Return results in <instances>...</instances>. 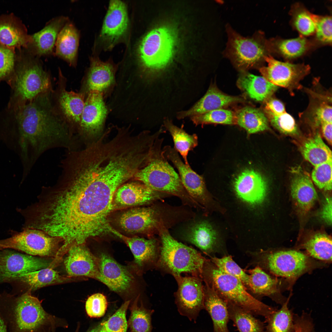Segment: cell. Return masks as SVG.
Returning a JSON list of instances; mask_svg holds the SVG:
<instances>
[{"label": "cell", "mask_w": 332, "mask_h": 332, "mask_svg": "<svg viewBox=\"0 0 332 332\" xmlns=\"http://www.w3.org/2000/svg\"><path fill=\"white\" fill-rule=\"evenodd\" d=\"M106 298L100 293L94 294L89 296L85 303V309L89 316L98 318L105 314L107 306Z\"/></svg>", "instance_id": "f5cc1de1"}, {"label": "cell", "mask_w": 332, "mask_h": 332, "mask_svg": "<svg viewBox=\"0 0 332 332\" xmlns=\"http://www.w3.org/2000/svg\"><path fill=\"white\" fill-rule=\"evenodd\" d=\"M315 27L314 39L318 45H331L332 43V17L311 14Z\"/></svg>", "instance_id": "c3c4849f"}, {"label": "cell", "mask_w": 332, "mask_h": 332, "mask_svg": "<svg viewBox=\"0 0 332 332\" xmlns=\"http://www.w3.org/2000/svg\"><path fill=\"white\" fill-rule=\"evenodd\" d=\"M332 202L331 197H326L323 202L319 214L322 220L329 225L332 224Z\"/></svg>", "instance_id": "db71d44e"}, {"label": "cell", "mask_w": 332, "mask_h": 332, "mask_svg": "<svg viewBox=\"0 0 332 332\" xmlns=\"http://www.w3.org/2000/svg\"><path fill=\"white\" fill-rule=\"evenodd\" d=\"M52 90L22 104L14 118L15 135L24 156L32 164L48 149H73L70 127L56 105Z\"/></svg>", "instance_id": "7a4b0ae2"}, {"label": "cell", "mask_w": 332, "mask_h": 332, "mask_svg": "<svg viewBox=\"0 0 332 332\" xmlns=\"http://www.w3.org/2000/svg\"><path fill=\"white\" fill-rule=\"evenodd\" d=\"M290 191L298 207L304 213L310 211L317 199V194L312 180L307 173L301 170L294 174Z\"/></svg>", "instance_id": "4dcf8cb0"}, {"label": "cell", "mask_w": 332, "mask_h": 332, "mask_svg": "<svg viewBox=\"0 0 332 332\" xmlns=\"http://www.w3.org/2000/svg\"><path fill=\"white\" fill-rule=\"evenodd\" d=\"M270 54H276L288 60L301 57L318 45L315 40L300 35L284 39L276 38L268 40Z\"/></svg>", "instance_id": "f546056e"}, {"label": "cell", "mask_w": 332, "mask_h": 332, "mask_svg": "<svg viewBox=\"0 0 332 332\" xmlns=\"http://www.w3.org/2000/svg\"><path fill=\"white\" fill-rule=\"evenodd\" d=\"M264 110L268 120L280 132L289 135L297 133V126L294 119L286 112L281 101L270 97L266 101Z\"/></svg>", "instance_id": "836d02e7"}, {"label": "cell", "mask_w": 332, "mask_h": 332, "mask_svg": "<svg viewBox=\"0 0 332 332\" xmlns=\"http://www.w3.org/2000/svg\"><path fill=\"white\" fill-rule=\"evenodd\" d=\"M27 52L17 59L13 73L7 82L11 89L8 105L26 102L52 89L49 74L39 58Z\"/></svg>", "instance_id": "277c9868"}, {"label": "cell", "mask_w": 332, "mask_h": 332, "mask_svg": "<svg viewBox=\"0 0 332 332\" xmlns=\"http://www.w3.org/2000/svg\"><path fill=\"white\" fill-rule=\"evenodd\" d=\"M322 135L330 145H332V123H325L320 126Z\"/></svg>", "instance_id": "9f6ffc18"}, {"label": "cell", "mask_w": 332, "mask_h": 332, "mask_svg": "<svg viewBox=\"0 0 332 332\" xmlns=\"http://www.w3.org/2000/svg\"><path fill=\"white\" fill-rule=\"evenodd\" d=\"M2 249H3L2 248V247H1V245H0V250H2Z\"/></svg>", "instance_id": "94428289"}, {"label": "cell", "mask_w": 332, "mask_h": 332, "mask_svg": "<svg viewBox=\"0 0 332 332\" xmlns=\"http://www.w3.org/2000/svg\"><path fill=\"white\" fill-rule=\"evenodd\" d=\"M166 194L152 190L140 182L125 183L119 187L114 193L112 210L148 204L160 199Z\"/></svg>", "instance_id": "ffe728a7"}, {"label": "cell", "mask_w": 332, "mask_h": 332, "mask_svg": "<svg viewBox=\"0 0 332 332\" xmlns=\"http://www.w3.org/2000/svg\"><path fill=\"white\" fill-rule=\"evenodd\" d=\"M103 323L104 322L89 332H99L102 326Z\"/></svg>", "instance_id": "680465c9"}, {"label": "cell", "mask_w": 332, "mask_h": 332, "mask_svg": "<svg viewBox=\"0 0 332 332\" xmlns=\"http://www.w3.org/2000/svg\"><path fill=\"white\" fill-rule=\"evenodd\" d=\"M115 67L111 62H103L98 58L91 57L90 65L84 82L85 90L102 92L113 83Z\"/></svg>", "instance_id": "f1b7e54d"}, {"label": "cell", "mask_w": 332, "mask_h": 332, "mask_svg": "<svg viewBox=\"0 0 332 332\" xmlns=\"http://www.w3.org/2000/svg\"><path fill=\"white\" fill-rule=\"evenodd\" d=\"M227 302L230 319L239 332H266L264 323L249 311Z\"/></svg>", "instance_id": "ab89813d"}, {"label": "cell", "mask_w": 332, "mask_h": 332, "mask_svg": "<svg viewBox=\"0 0 332 332\" xmlns=\"http://www.w3.org/2000/svg\"><path fill=\"white\" fill-rule=\"evenodd\" d=\"M165 132L162 127L158 131L145 164L134 178L152 190L191 202L192 198L184 189L179 175L164 154V138L160 136Z\"/></svg>", "instance_id": "3957f363"}, {"label": "cell", "mask_w": 332, "mask_h": 332, "mask_svg": "<svg viewBox=\"0 0 332 332\" xmlns=\"http://www.w3.org/2000/svg\"><path fill=\"white\" fill-rule=\"evenodd\" d=\"M31 35L22 21L13 14L0 15V44L16 50L27 49Z\"/></svg>", "instance_id": "484cf974"}, {"label": "cell", "mask_w": 332, "mask_h": 332, "mask_svg": "<svg viewBox=\"0 0 332 332\" xmlns=\"http://www.w3.org/2000/svg\"><path fill=\"white\" fill-rule=\"evenodd\" d=\"M164 125L172 136L174 144V148L179 152L183 159L184 163L189 165L187 156L189 151L192 150L198 145V137L196 134H189L182 128L174 125L172 121L168 118L164 121Z\"/></svg>", "instance_id": "60d3db41"}, {"label": "cell", "mask_w": 332, "mask_h": 332, "mask_svg": "<svg viewBox=\"0 0 332 332\" xmlns=\"http://www.w3.org/2000/svg\"><path fill=\"white\" fill-rule=\"evenodd\" d=\"M266 66L260 67L262 76L275 85L287 89L293 94L302 87L300 82L309 73L310 67L304 64H292L277 60L271 55L267 56Z\"/></svg>", "instance_id": "5bb4252c"}, {"label": "cell", "mask_w": 332, "mask_h": 332, "mask_svg": "<svg viewBox=\"0 0 332 332\" xmlns=\"http://www.w3.org/2000/svg\"><path fill=\"white\" fill-rule=\"evenodd\" d=\"M178 287L175 294V302L182 315L195 322L200 311L204 309V286L202 279L195 276L174 277Z\"/></svg>", "instance_id": "2e32d148"}, {"label": "cell", "mask_w": 332, "mask_h": 332, "mask_svg": "<svg viewBox=\"0 0 332 332\" xmlns=\"http://www.w3.org/2000/svg\"><path fill=\"white\" fill-rule=\"evenodd\" d=\"M247 271L249 273V290L254 294L271 296L279 292L278 279L271 276L259 266Z\"/></svg>", "instance_id": "74e56055"}, {"label": "cell", "mask_w": 332, "mask_h": 332, "mask_svg": "<svg viewBox=\"0 0 332 332\" xmlns=\"http://www.w3.org/2000/svg\"><path fill=\"white\" fill-rule=\"evenodd\" d=\"M99 332H106L105 328L104 325V322Z\"/></svg>", "instance_id": "91938a15"}, {"label": "cell", "mask_w": 332, "mask_h": 332, "mask_svg": "<svg viewBox=\"0 0 332 332\" xmlns=\"http://www.w3.org/2000/svg\"><path fill=\"white\" fill-rule=\"evenodd\" d=\"M129 19L125 3L120 0H111L104 19L101 36L111 47L127 32Z\"/></svg>", "instance_id": "603a6c76"}, {"label": "cell", "mask_w": 332, "mask_h": 332, "mask_svg": "<svg viewBox=\"0 0 332 332\" xmlns=\"http://www.w3.org/2000/svg\"><path fill=\"white\" fill-rule=\"evenodd\" d=\"M59 81L58 89L55 95V101L60 113L68 124L71 126L78 127L85 104L84 93L68 91L62 84L63 76L59 71Z\"/></svg>", "instance_id": "d4e9b609"}, {"label": "cell", "mask_w": 332, "mask_h": 332, "mask_svg": "<svg viewBox=\"0 0 332 332\" xmlns=\"http://www.w3.org/2000/svg\"><path fill=\"white\" fill-rule=\"evenodd\" d=\"M109 231L122 239L129 248L134 259L128 265L138 275L140 276L146 271L156 267L160 250L156 239L127 236L112 227Z\"/></svg>", "instance_id": "e0dca14e"}, {"label": "cell", "mask_w": 332, "mask_h": 332, "mask_svg": "<svg viewBox=\"0 0 332 332\" xmlns=\"http://www.w3.org/2000/svg\"><path fill=\"white\" fill-rule=\"evenodd\" d=\"M61 241H62L61 239L40 230L26 228L10 238L0 240V245L3 249H13L31 255L50 256L57 253Z\"/></svg>", "instance_id": "7c38bea8"}, {"label": "cell", "mask_w": 332, "mask_h": 332, "mask_svg": "<svg viewBox=\"0 0 332 332\" xmlns=\"http://www.w3.org/2000/svg\"><path fill=\"white\" fill-rule=\"evenodd\" d=\"M160 212L156 207H136L122 212L116 223L121 229L130 234L150 235L164 226Z\"/></svg>", "instance_id": "9a60e30c"}, {"label": "cell", "mask_w": 332, "mask_h": 332, "mask_svg": "<svg viewBox=\"0 0 332 332\" xmlns=\"http://www.w3.org/2000/svg\"><path fill=\"white\" fill-rule=\"evenodd\" d=\"M0 302V313L8 332H33L45 321L47 314L39 300L30 292Z\"/></svg>", "instance_id": "52a82bcc"}, {"label": "cell", "mask_w": 332, "mask_h": 332, "mask_svg": "<svg viewBox=\"0 0 332 332\" xmlns=\"http://www.w3.org/2000/svg\"><path fill=\"white\" fill-rule=\"evenodd\" d=\"M97 256L99 273L97 280L121 296L129 297L136 294L140 276L129 265L120 264L105 252H100Z\"/></svg>", "instance_id": "30bf717a"}, {"label": "cell", "mask_w": 332, "mask_h": 332, "mask_svg": "<svg viewBox=\"0 0 332 332\" xmlns=\"http://www.w3.org/2000/svg\"><path fill=\"white\" fill-rule=\"evenodd\" d=\"M15 280L27 285L30 290H34L47 285L67 282L72 279L48 267L22 275Z\"/></svg>", "instance_id": "8d00e7d4"}, {"label": "cell", "mask_w": 332, "mask_h": 332, "mask_svg": "<svg viewBox=\"0 0 332 332\" xmlns=\"http://www.w3.org/2000/svg\"><path fill=\"white\" fill-rule=\"evenodd\" d=\"M80 33L69 20L60 31L55 44L54 55L63 60L70 66H76Z\"/></svg>", "instance_id": "83f0119b"}, {"label": "cell", "mask_w": 332, "mask_h": 332, "mask_svg": "<svg viewBox=\"0 0 332 332\" xmlns=\"http://www.w3.org/2000/svg\"><path fill=\"white\" fill-rule=\"evenodd\" d=\"M64 261L66 271L71 276H84L97 280L98 275V259L85 244H74L68 251Z\"/></svg>", "instance_id": "7402d4cb"}, {"label": "cell", "mask_w": 332, "mask_h": 332, "mask_svg": "<svg viewBox=\"0 0 332 332\" xmlns=\"http://www.w3.org/2000/svg\"><path fill=\"white\" fill-rule=\"evenodd\" d=\"M237 84L239 88L250 98L258 101H266L278 88L263 76L248 73L240 77Z\"/></svg>", "instance_id": "e575fe53"}, {"label": "cell", "mask_w": 332, "mask_h": 332, "mask_svg": "<svg viewBox=\"0 0 332 332\" xmlns=\"http://www.w3.org/2000/svg\"><path fill=\"white\" fill-rule=\"evenodd\" d=\"M190 118L196 126L210 124H237L235 113L223 109L212 110Z\"/></svg>", "instance_id": "bcb514c9"}, {"label": "cell", "mask_w": 332, "mask_h": 332, "mask_svg": "<svg viewBox=\"0 0 332 332\" xmlns=\"http://www.w3.org/2000/svg\"><path fill=\"white\" fill-rule=\"evenodd\" d=\"M303 247L312 257L327 262L332 261V239L325 234L318 233L304 243Z\"/></svg>", "instance_id": "b9f144b4"}, {"label": "cell", "mask_w": 332, "mask_h": 332, "mask_svg": "<svg viewBox=\"0 0 332 332\" xmlns=\"http://www.w3.org/2000/svg\"><path fill=\"white\" fill-rule=\"evenodd\" d=\"M130 302V300L125 301L107 321L104 322L106 332H126L128 324L126 313Z\"/></svg>", "instance_id": "816d5d0a"}, {"label": "cell", "mask_w": 332, "mask_h": 332, "mask_svg": "<svg viewBox=\"0 0 332 332\" xmlns=\"http://www.w3.org/2000/svg\"><path fill=\"white\" fill-rule=\"evenodd\" d=\"M49 260L10 250L0 252V283L14 280L21 275L48 267Z\"/></svg>", "instance_id": "ac0fdd59"}, {"label": "cell", "mask_w": 332, "mask_h": 332, "mask_svg": "<svg viewBox=\"0 0 332 332\" xmlns=\"http://www.w3.org/2000/svg\"><path fill=\"white\" fill-rule=\"evenodd\" d=\"M140 295L136 297L131 307L128 324L131 332H152L151 316L153 310L148 309L142 302L139 303Z\"/></svg>", "instance_id": "ee69618b"}, {"label": "cell", "mask_w": 332, "mask_h": 332, "mask_svg": "<svg viewBox=\"0 0 332 332\" xmlns=\"http://www.w3.org/2000/svg\"><path fill=\"white\" fill-rule=\"evenodd\" d=\"M289 298L279 310H275L265 318L266 332H291L294 331L292 312L288 307Z\"/></svg>", "instance_id": "7bdbcfd3"}, {"label": "cell", "mask_w": 332, "mask_h": 332, "mask_svg": "<svg viewBox=\"0 0 332 332\" xmlns=\"http://www.w3.org/2000/svg\"><path fill=\"white\" fill-rule=\"evenodd\" d=\"M17 61L15 50L0 44V83L7 82L14 72Z\"/></svg>", "instance_id": "681fc988"}, {"label": "cell", "mask_w": 332, "mask_h": 332, "mask_svg": "<svg viewBox=\"0 0 332 332\" xmlns=\"http://www.w3.org/2000/svg\"><path fill=\"white\" fill-rule=\"evenodd\" d=\"M174 38L171 31L165 27L152 29L140 41L137 55L143 69L156 73L163 69L171 61L174 53Z\"/></svg>", "instance_id": "9c48e42d"}, {"label": "cell", "mask_w": 332, "mask_h": 332, "mask_svg": "<svg viewBox=\"0 0 332 332\" xmlns=\"http://www.w3.org/2000/svg\"><path fill=\"white\" fill-rule=\"evenodd\" d=\"M62 168L56 183L44 187L40 195V215L47 232L61 239L65 247L110 232L108 217L118 186L95 179L75 164Z\"/></svg>", "instance_id": "6da1fadb"}, {"label": "cell", "mask_w": 332, "mask_h": 332, "mask_svg": "<svg viewBox=\"0 0 332 332\" xmlns=\"http://www.w3.org/2000/svg\"><path fill=\"white\" fill-rule=\"evenodd\" d=\"M332 160L314 167L311 177L315 184L320 189L329 191L332 189Z\"/></svg>", "instance_id": "f907efd6"}, {"label": "cell", "mask_w": 332, "mask_h": 332, "mask_svg": "<svg viewBox=\"0 0 332 332\" xmlns=\"http://www.w3.org/2000/svg\"><path fill=\"white\" fill-rule=\"evenodd\" d=\"M300 150L304 159L314 167L332 160L331 150L318 133L305 140Z\"/></svg>", "instance_id": "d590c367"}, {"label": "cell", "mask_w": 332, "mask_h": 332, "mask_svg": "<svg viewBox=\"0 0 332 332\" xmlns=\"http://www.w3.org/2000/svg\"><path fill=\"white\" fill-rule=\"evenodd\" d=\"M201 278L227 302L249 311L254 316L265 318L275 310L253 297L240 280L221 271L209 260L204 263Z\"/></svg>", "instance_id": "5b68a950"}, {"label": "cell", "mask_w": 332, "mask_h": 332, "mask_svg": "<svg viewBox=\"0 0 332 332\" xmlns=\"http://www.w3.org/2000/svg\"><path fill=\"white\" fill-rule=\"evenodd\" d=\"M204 286V309L212 320L213 332H230L227 326L230 320L227 302L211 287Z\"/></svg>", "instance_id": "1f68e13d"}, {"label": "cell", "mask_w": 332, "mask_h": 332, "mask_svg": "<svg viewBox=\"0 0 332 332\" xmlns=\"http://www.w3.org/2000/svg\"><path fill=\"white\" fill-rule=\"evenodd\" d=\"M241 98L229 96L220 91L214 85H211L204 96L191 108L178 112V119L197 116L223 108L241 101Z\"/></svg>", "instance_id": "4316f807"}, {"label": "cell", "mask_w": 332, "mask_h": 332, "mask_svg": "<svg viewBox=\"0 0 332 332\" xmlns=\"http://www.w3.org/2000/svg\"><path fill=\"white\" fill-rule=\"evenodd\" d=\"M228 42L225 55L239 69L246 70L257 66L271 55L263 33L256 32L251 37L239 34L229 25L226 27Z\"/></svg>", "instance_id": "ba28073f"}, {"label": "cell", "mask_w": 332, "mask_h": 332, "mask_svg": "<svg viewBox=\"0 0 332 332\" xmlns=\"http://www.w3.org/2000/svg\"><path fill=\"white\" fill-rule=\"evenodd\" d=\"M184 239L204 253L209 255L216 247L219 236L217 232L210 223L203 221L190 227L185 234Z\"/></svg>", "instance_id": "d6a6232c"}, {"label": "cell", "mask_w": 332, "mask_h": 332, "mask_svg": "<svg viewBox=\"0 0 332 332\" xmlns=\"http://www.w3.org/2000/svg\"><path fill=\"white\" fill-rule=\"evenodd\" d=\"M164 154L176 168L184 189L197 204L204 208L219 209L217 205L207 189L203 177L182 160L178 152L169 145L163 148Z\"/></svg>", "instance_id": "4fadbf2b"}, {"label": "cell", "mask_w": 332, "mask_h": 332, "mask_svg": "<svg viewBox=\"0 0 332 332\" xmlns=\"http://www.w3.org/2000/svg\"><path fill=\"white\" fill-rule=\"evenodd\" d=\"M211 261L221 271L240 280L247 290H249V275L233 260L231 255L225 256L221 258L212 257Z\"/></svg>", "instance_id": "7dc6e473"}, {"label": "cell", "mask_w": 332, "mask_h": 332, "mask_svg": "<svg viewBox=\"0 0 332 332\" xmlns=\"http://www.w3.org/2000/svg\"><path fill=\"white\" fill-rule=\"evenodd\" d=\"M159 232L161 246L156 267L174 277L186 273L201 279L207 259L195 249L174 239L165 227Z\"/></svg>", "instance_id": "8992f818"}, {"label": "cell", "mask_w": 332, "mask_h": 332, "mask_svg": "<svg viewBox=\"0 0 332 332\" xmlns=\"http://www.w3.org/2000/svg\"><path fill=\"white\" fill-rule=\"evenodd\" d=\"M312 324L309 320L303 316L298 318L294 322V332H311Z\"/></svg>", "instance_id": "11a10c76"}, {"label": "cell", "mask_w": 332, "mask_h": 332, "mask_svg": "<svg viewBox=\"0 0 332 332\" xmlns=\"http://www.w3.org/2000/svg\"><path fill=\"white\" fill-rule=\"evenodd\" d=\"M293 26L300 34L306 37L314 34L315 27L311 13L299 3L293 5L290 11Z\"/></svg>", "instance_id": "f6af8a7d"}, {"label": "cell", "mask_w": 332, "mask_h": 332, "mask_svg": "<svg viewBox=\"0 0 332 332\" xmlns=\"http://www.w3.org/2000/svg\"><path fill=\"white\" fill-rule=\"evenodd\" d=\"M88 93L78 128L83 136L93 137L101 131L107 110L102 93L91 91Z\"/></svg>", "instance_id": "44dd1931"}, {"label": "cell", "mask_w": 332, "mask_h": 332, "mask_svg": "<svg viewBox=\"0 0 332 332\" xmlns=\"http://www.w3.org/2000/svg\"><path fill=\"white\" fill-rule=\"evenodd\" d=\"M69 20L68 17L63 16L50 20L41 30L31 35L32 42L26 50L39 58L54 55L58 35Z\"/></svg>", "instance_id": "cb8c5ba5"}, {"label": "cell", "mask_w": 332, "mask_h": 332, "mask_svg": "<svg viewBox=\"0 0 332 332\" xmlns=\"http://www.w3.org/2000/svg\"><path fill=\"white\" fill-rule=\"evenodd\" d=\"M260 266L273 275L290 279H295L310 267V259L306 255L294 250L257 253Z\"/></svg>", "instance_id": "8fae6325"}, {"label": "cell", "mask_w": 332, "mask_h": 332, "mask_svg": "<svg viewBox=\"0 0 332 332\" xmlns=\"http://www.w3.org/2000/svg\"><path fill=\"white\" fill-rule=\"evenodd\" d=\"M235 113L237 124L250 134L269 129L268 119L259 109L249 106L243 107Z\"/></svg>", "instance_id": "f35d334b"}, {"label": "cell", "mask_w": 332, "mask_h": 332, "mask_svg": "<svg viewBox=\"0 0 332 332\" xmlns=\"http://www.w3.org/2000/svg\"><path fill=\"white\" fill-rule=\"evenodd\" d=\"M234 192L241 202L252 208L261 205L265 201L268 185L260 173L252 169H246L239 174L233 182Z\"/></svg>", "instance_id": "d6986e66"}, {"label": "cell", "mask_w": 332, "mask_h": 332, "mask_svg": "<svg viewBox=\"0 0 332 332\" xmlns=\"http://www.w3.org/2000/svg\"><path fill=\"white\" fill-rule=\"evenodd\" d=\"M0 332H8L6 326L0 313Z\"/></svg>", "instance_id": "6f0895ef"}]
</instances>
